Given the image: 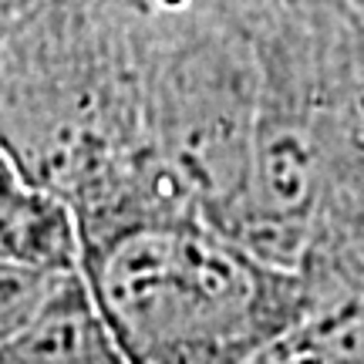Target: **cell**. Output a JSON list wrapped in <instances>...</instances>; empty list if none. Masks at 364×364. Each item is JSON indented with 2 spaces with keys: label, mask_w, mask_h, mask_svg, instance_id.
Segmentation results:
<instances>
[{
  "label": "cell",
  "mask_w": 364,
  "mask_h": 364,
  "mask_svg": "<svg viewBox=\"0 0 364 364\" xmlns=\"http://www.w3.org/2000/svg\"><path fill=\"white\" fill-rule=\"evenodd\" d=\"M129 364H250L314 311L280 270L199 216L132 226L81 253Z\"/></svg>",
  "instance_id": "2"
},
{
  "label": "cell",
  "mask_w": 364,
  "mask_h": 364,
  "mask_svg": "<svg viewBox=\"0 0 364 364\" xmlns=\"http://www.w3.org/2000/svg\"><path fill=\"white\" fill-rule=\"evenodd\" d=\"M0 257L44 270H81V230L75 213L41 189L0 145Z\"/></svg>",
  "instance_id": "4"
},
{
  "label": "cell",
  "mask_w": 364,
  "mask_h": 364,
  "mask_svg": "<svg viewBox=\"0 0 364 364\" xmlns=\"http://www.w3.org/2000/svg\"><path fill=\"white\" fill-rule=\"evenodd\" d=\"M0 145L68 203L81 253L196 216L156 162L142 51L115 0H51L0 41Z\"/></svg>",
  "instance_id": "1"
},
{
  "label": "cell",
  "mask_w": 364,
  "mask_h": 364,
  "mask_svg": "<svg viewBox=\"0 0 364 364\" xmlns=\"http://www.w3.org/2000/svg\"><path fill=\"white\" fill-rule=\"evenodd\" d=\"M44 4H51V0H0V41L7 38L14 27L24 24L31 14H38Z\"/></svg>",
  "instance_id": "6"
},
{
  "label": "cell",
  "mask_w": 364,
  "mask_h": 364,
  "mask_svg": "<svg viewBox=\"0 0 364 364\" xmlns=\"http://www.w3.org/2000/svg\"><path fill=\"white\" fill-rule=\"evenodd\" d=\"M65 273L68 270H44L0 257V344H7L31 324V317L44 307Z\"/></svg>",
  "instance_id": "5"
},
{
  "label": "cell",
  "mask_w": 364,
  "mask_h": 364,
  "mask_svg": "<svg viewBox=\"0 0 364 364\" xmlns=\"http://www.w3.org/2000/svg\"><path fill=\"white\" fill-rule=\"evenodd\" d=\"M0 364H129L85 270H68L31 324L0 344Z\"/></svg>",
  "instance_id": "3"
}]
</instances>
